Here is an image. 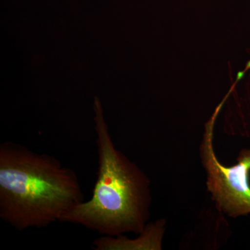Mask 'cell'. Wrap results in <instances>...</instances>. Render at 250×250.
I'll return each instance as SVG.
<instances>
[{"mask_svg":"<svg viewBox=\"0 0 250 250\" xmlns=\"http://www.w3.org/2000/svg\"><path fill=\"white\" fill-rule=\"evenodd\" d=\"M83 200L76 172L57 158L0 145V218L13 228H47Z\"/></svg>","mask_w":250,"mask_h":250,"instance_id":"cell-1","label":"cell"},{"mask_svg":"<svg viewBox=\"0 0 250 250\" xmlns=\"http://www.w3.org/2000/svg\"><path fill=\"white\" fill-rule=\"evenodd\" d=\"M94 111L98 168L93 195L62 215L60 222L82 225L101 236L141 233L147 217V179L116 149L98 98Z\"/></svg>","mask_w":250,"mask_h":250,"instance_id":"cell-2","label":"cell"},{"mask_svg":"<svg viewBox=\"0 0 250 250\" xmlns=\"http://www.w3.org/2000/svg\"><path fill=\"white\" fill-rule=\"evenodd\" d=\"M209 123L202 145L204 165L208 174V190L220 210L236 217L250 213V149L240 154L238 164L225 167L213 150V123Z\"/></svg>","mask_w":250,"mask_h":250,"instance_id":"cell-3","label":"cell"},{"mask_svg":"<svg viewBox=\"0 0 250 250\" xmlns=\"http://www.w3.org/2000/svg\"><path fill=\"white\" fill-rule=\"evenodd\" d=\"M136 239L122 236H102L94 241L92 248L95 250H135L161 249L162 225L161 222L146 225Z\"/></svg>","mask_w":250,"mask_h":250,"instance_id":"cell-4","label":"cell"}]
</instances>
